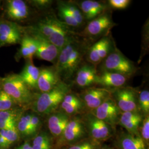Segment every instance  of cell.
Here are the masks:
<instances>
[{"label": "cell", "instance_id": "cell-1", "mask_svg": "<svg viewBox=\"0 0 149 149\" xmlns=\"http://www.w3.org/2000/svg\"><path fill=\"white\" fill-rule=\"evenodd\" d=\"M70 29L56 16L52 15L40 20L33 28L60 50L75 38L74 33Z\"/></svg>", "mask_w": 149, "mask_h": 149}, {"label": "cell", "instance_id": "cell-2", "mask_svg": "<svg viewBox=\"0 0 149 149\" xmlns=\"http://www.w3.org/2000/svg\"><path fill=\"white\" fill-rule=\"evenodd\" d=\"M70 92L69 86L61 81L53 90L39 95L34 102L33 109L40 114L52 113L60 105Z\"/></svg>", "mask_w": 149, "mask_h": 149}, {"label": "cell", "instance_id": "cell-3", "mask_svg": "<svg viewBox=\"0 0 149 149\" xmlns=\"http://www.w3.org/2000/svg\"><path fill=\"white\" fill-rule=\"evenodd\" d=\"M1 89L15 101L27 104L32 100L31 89L23 82L19 74H11L0 79Z\"/></svg>", "mask_w": 149, "mask_h": 149}, {"label": "cell", "instance_id": "cell-4", "mask_svg": "<svg viewBox=\"0 0 149 149\" xmlns=\"http://www.w3.org/2000/svg\"><path fill=\"white\" fill-rule=\"evenodd\" d=\"M102 63V71L117 72L128 77L134 74L137 70L133 63L115 47Z\"/></svg>", "mask_w": 149, "mask_h": 149}, {"label": "cell", "instance_id": "cell-5", "mask_svg": "<svg viewBox=\"0 0 149 149\" xmlns=\"http://www.w3.org/2000/svg\"><path fill=\"white\" fill-rule=\"evenodd\" d=\"M32 35L37 45L35 56L38 59L48 62L56 63L60 50L39 33L32 29Z\"/></svg>", "mask_w": 149, "mask_h": 149}, {"label": "cell", "instance_id": "cell-6", "mask_svg": "<svg viewBox=\"0 0 149 149\" xmlns=\"http://www.w3.org/2000/svg\"><path fill=\"white\" fill-rule=\"evenodd\" d=\"M113 99L122 112H138L136 91L131 87H122L112 93Z\"/></svg>", "mask_w": 149, "mask_h": 149}, {"label": "cell", "instance_id": "cell-7", "mask_svg": "<svg viewBox=\"0 0 149 149\" xmlns=\"http://www.w3.org/2000/svg\"><path fill=\"white\" fill-rule=\"evenodd\" d=\"M88 49L85 41L77 39L74 48L70 55L66 68L61 77L65 80L71 79L80 67V64Z\"/></svg>", "mask_w": 149, "mask_h": 149}, {"label": "cell", "instance_id": "cell-8", "mask_svg": "<svg viewBox=\"0 0 149 149\" xmlns=\"http://www.w3.org/2000/svg\"><path fill=\"white\" fill-rule=\"evenodd\" d=\"M91 113L111 127H114L119 123L121 111L111 97L95 109L91 111Z\"/></svg>", "mask_w": 149, "mask_h": 149}, {"label": "cell", "instance_id": "cell-9", "mask_svg": "<svg viewBox=\"0 0 149 149\" xmlns=\"http://www.w3.org/2000/svg\"><path fill=\"white\" fill-rule=\"evenodd\" d=\"M107 11L88 22L84 31V35L91 38L103 36L116 25Z\"/></svg>", "mask_w": 149, "mask_h": 149}, {"label": "cell", "instance_id": "cell-10", "mask_svg": "<svg viewBox=\"0 0 149 149\" xmlns=\"http://www.w3.org/2000/svg\"><path fill=\"white\" fill-rule=\"evenodd\" d=\"M111 39L104 36L88 48L87 53V59L91 65L96 66L112 52L113 49Z\"/></svg>", "mask_w": 149, "mask_h": 149}, {"label": "cell", "instance_id": "cell-11", "mask_svg": "<svg viewBox=\"0 0 149 149\" xmlns=\"http://www.w3.org/2000/svg\"><path fill=\"white\" fill-rule=\"evenodd\" d=\"M82 121L91 136L96 140H104L112 135V127L91 113L86 116Z\"/></svg>", "mask_w": 149, "mask_h": 149}, {"label": "cell", "instance_id": "cell-12", "mask_svg": "<svg viewBox=\"0 0 149 149\" xmlns=\"http://www.w3.org/2000/svg\"><path fill=\"white\" fill-rule=\"evenodd\" d=\"M81 97L85 106L92 111L112 97V92L102 87H89L82 93Z\"/></svg>", "mask_w": 149, "mask_h": 149}, {"label": "cell", "instance_id": "cell-13", "mask_svg": "<svg viewBox=\"0 0 149 149\" xmlns=\"http://www.w3.org/2000/svg\"><path fill=\"white\" fill-rule=\"evenodd\" d=\"M21 39V29L16 23L0 20V47L18 44Z\"/></svg>", "mask_w": 149, "mask_h": 149}, {"label": "cell", "instance_id": "cell-14", "mask_svg": "<svg viewBox=\"0 0 149 149\" xmlns=\"http://www.w3.org/2000/svg\"><path fill=\"white\" fill-rule=\"evenodd\" d=\"M86 131V129L82 120L77 118L70 119L60 137L61 141L65 144L76 143L85 136Z\"/></svg>", "mask_w": 149, "mask_h": 149}, {"label": "cell", "instance_id": "cell-15", "mask_svg": "<svg viewBox=\"0 0 149 149\" xmlns=\"http://www.w3.org/2000/svg\"><path fill=\"white\" fill-rule=\"evenodd\" d=\"M128 77L114 72L102 71L101 72L97 74L96 84L101 86L102 88L116 90L123 87L128 80Z\"/></svg>", "mask_w": 149, "mask_h": 149}, {"label": "cell", "instance_id": "cell-16", "mask_svg": "<svg viewBox=\"0 0 149 149\" xmlns=\"http://www.w3.org/2000/svg\"><path fill=\"white\" fill-rule=\"evenodd\" d=\"M61 82L60 77L55 68H43L40 70L37 88L41 93L47 92L53 90Z\"/></svg>", "mask_w": 149, "mask_h": 149}, {"label": "cell", "instance_id": "cell-17", "mask_svg": "<svg viewBox=\"0 0 149 149\" xmlns=\"http://www.w3.org/2000/svg\"><path fill=\"white\" fill-rule=\"evenodd\" d=\"M81 11L85 20L90 22L106 12L107 6L101 2L84 0L74 3Z\"/></svg>", "mask_w": 149, "mask_h": 149}, {"label": "cell", "instance_id": "cell-18", "mask_svg": "<svg viewBox=\"0 0 149 149\" xmlns=\"http://www.w3.org/2000/svg\"><path fill=\"white\" fill-rule=\"evenodd\" d=\"M97 74L95 66L91 64L84 65L80 66L76 72L75 83L81 88H88L96 84Z\"/></svg>", "mask_w": 149, "mask_h": 149}, {"label": "cell", "instance_id": "cell-19", "mask_svg": "<svg viewBox=\"0 0 149 149\" xmlns=\"http://www.w3.org/2000/svg\"><path fill=\"white\" fill-rule=\"evenodd\" d=\"M70 117L63 112H55L48 119V128L54 136L60 138L69 122Z\"/></svg>", "mask_w": 149, "mask_h": 149}, {"label": "cell", "instance_id": "cell-20", "mask_svg": "<svg viewBox=\"0 0 149 149\" xmlns=\"http://www.w3.org/2000/svg\"><path fill=\"white\" fill-rule=\"evenodd\" d=\"M143 118L139 112H123L119 118V123L125 128L128 133L133 135H139L138 129Z\"/></svg>", "mask_w": 149, "mask_h": 149}, {"label": "cell", "instance_id": "cell-21", "mask_svg": "<svg viewBox=\"0 0 149 149\" xmlns=\"http://www.w3.org/2000/svg\"><path fill=\"white\" fill-rule=\"evenodd\" d=\"M7 14L11 19L23 20L29 16V8L22 0H10L7 3Z\"/></svg>", "mask_w": 149, "mask_h": 149}, {"label": "cell", "instance_id": "cell-22", "mask_svg": "<svg viewBox=\"0 0 149 149\" xmlns=\"http://www.w3.org/2000/svg\"><path fill=\"white\" fill-rule=\"evenodd\" d=\"M60 106L63 112L70 117L80 113L85 106L80 97L69 92L65 96Z\"/></svg>", "mask_w": 149, "mask_h": 149}, {"label": "cell", "instance_id": "cell-23", "mask_svg": "<svg viewBox=\"0 0 149 149\" xmlns=\"http://www.w3.org/2000/svg\"><path fill=\"white\" fill-rule=\"evenodd\" d=\"M39 72L40 70L39 68L33 64L32 61H29L26 64L19 75L30 89L37 88Z\"/></svg>", "mask_w": 149, "mask_h": 149}, {"label": "cell", "instance_id": "cell-24", "mask_svg": "<svg viewBox=\"0 0 149 149\" xmlns=\"http://www.w3.org/2000/svg\"><path fill=\"white\" fill-rule=\"evenodd\" d=\"M21 45L18 56L32 61L33 56L37 51V45L31 36L26 35L22 38Z\"/></svg>", "mask_w": 149, "mask_h": 149}, {"label": "cell", "instance_id": "cell-25", "mask_svg": "<svg viewBox=\"0 0 149 149\" xmlns=\"http://www.w3.org/2000/svg\"><path fill=\"white\" fill-rule=\"evenodd\" d=\"M122 149H146L145 143L140 135L125 134L119 140Z\"/></svg>", "mask_w": 149, "mask_h": 149}, {"label": "cell", "instance_id": "cell-26", "mask_svg": "<svg viewBox=\"0 0 149 149\" xmlns=\"http://www.w3.org/2000/svg\"><path fill=\"white\" fill-rule=\"evenodd\" d=\"M58 16L60 18L59 19L61 21L63 22L64 23L70 28H77L80 27L78 23L74 19V18L62 5L61 1H59L58 2Z\"/></svg>", "mask_w": 149, "mask_h": 149}, {"label": "cell", "instance_id": "cell-27", "mask_svg": "<svg viewBox=\"0 0 149 149\" xmlns=\"http://www.w3.org/2000/svg\"><path fill=\"white\" fill-rule=\"evenodd\" d=\"M61 3L66 9V10L74 18V19L78 23L80 27L82 26L84 24L85 19L78 6L74 2L61 1Z\"/></svg>", "mask_w": 149, "mask_h": 149}, {"label": "cell", "instance_id": "cell-28", "mask_svg": "<svg viewBox=\"0 0 149 149\" xmlns=\"http://www.w3.org/2000/svg\"><path fill=\"white\" fill-rule=\"evenodd\" d=\"M31 116V114H26L20 118L18 122L17 130L23 135H32V132L30 128V121Z\"/></svg>", "mask_w": 149, "mask_h": 149}, {"label": "cell", "instance_id": "cell-29", "mask_svg": "<svg viewBox=\"0 0 149 149\" xmlns=\"http://www.w3.org/2000/svg\"><path fill=\"white\" fill-rule=\"evenodd\" d=\"M138 107L139 109L144 114L149 116V91H142L139 93L138 98Z\"/></svg>", "mask_w": 149, "mask_h": 149}, {"label": "cell", "instance_id": "cell-30", "mask_svg": "<svg viewBox=\"0 0 149 149\" xmlns=\"http://www.w3.org/2000/svg\"><path fill=\"white\" fill-rule=\"evenodd\" d=\"M15 101L6 92L0 89V112L11 110Z\"/></svg>", "mask_w": 149, "mask_h": 149}, {"label": "cell", "instance_id": "cell-31", "mask_svg": "<svg viewBox=\"0 0 149 149\" xmlns=\"http://www.w3.org/2000/svg\"><path fill=\"white\" fill-rule=\"evenodd\" d=\"M33 145L52 149L50 138L45 133L40 134L34 139Z\"/></svg>", "mask_w": 149, "mask_h": 149}, {"label": "cell", "instance_id": "cell-32", "mask_svg": "<svg viewBox=\"0 0 149 149\" xmlns=\"http://www.w3.org/2000/svg\"><path fill=\"white\" fill-rule=\"evenodd\" d=\"M17 131V129L0 130V135L5 139L8 143L11 145L16 141L18 139V134Z\"/></svg>", "mask_w": 149, "mask_h": 149}, {"label": "cell", "instance_id": "cell-33", "mask_svg": "<svg viewBox=\"0 0 149 149\" xmlns=\"http://www.w3.org/2000/svg\"><path fill=\"white\" fill-rule=\"evenodd\" d=\"M17 115L15 111L12 110L0 112V123L16 122Z\"/></svg>", "mask_w": 149, "mask_h": 149}, {"label": "cell", "instance_id": "cell-34", "mask_svg": "<svg viewBox=\"0 0 149 149\" xmlns=\"http://www.w3.org/2000/svg\"><path fill=\"white\" fill-rule=\"evenodd\" d=\"M143 124L141 128V138L145 143H149V116H146L143 120Z\"/></svg>", "mask_w": 149, "mask_h": 149}, {"label": "cell", "instance_id": "cell-35", "mask_svg": "<svg viewBox=\"0 0 149 149\" xmlns=\"http://www.w3.org/2000/svg\"><path fill=\"white\" fill-rule=\"evenodd\" d=\"M130 2V0H109L108 3L113 8L122 10L126 8Z\"/></svg>", "mask_w": 149, "mask_h": 149}, {"label": "cell", "instance_id": "cell-36", "mask_svg": "<svg viewBox=\"0 0 149 149\" xmlns=\"http://www.w3.org/2000/svg\"><path fill=\"white\" fill-rule=\"evenodd\" d=\"M40 125V120L36 115H32L30 121V128L32 134L37 132Z\"/></svg>", "mask_w": 149, "mask_h": 149}, {"label": "cell", "instance_id": "cell-37", "mask_svg": "<svg viewBox=\"0 0 149 149\" xmlns=\"http://www.w3.org/2000/svg\"><path fill=\"white\" fill-rule=\"evenodd\" d=\"M52 3V1L49 0H34L32 1L33 6L40 10L45 9L49 7Z\"/></svg>", "mask_w": 149, "mask_h": 149}, {"label": "cell", "instance_id": "cell-38", "mask_svg": "<svg viewBox=\"0 0 149 149\" xmlns=\"http://www.w3.org/2000/svg\"><path fill=\"white\" fill-rule=\"evenodd\" d=\"M95 145L90 141L81 142L79 144L72 145L66 149H95Z\"/></svg>", "mask_w": 149, "mask_h": 149}, {"label": "cell", "instance_id": "cell-39", "mask_svg": "<svg viewBox=\"0 0 149 149\" xmlns=\"http://www.w3.org/2000/svg\"><path fill=\"white\" fill-rule=\"evenodd\" d=\"M17 129L16 123H0V130H8V129Z\"/></svg>", "mask_w": 149, "mask_h": 149}, {"label": "cell", "instance_id": "cell-40", "mask_svg": "<svg viewBox=\"0 0 149 149\" xmlns=\"http://www.w3.org/2000/svg\"><path fill=\"white\" fill-rule=\"evenodd\" d=\"M10 145L6 140L5 139L0 135V148H7Z\"/></svg>", "mask_w": 149, "mask_h": 149}, {"label": "cell", "instance_id": "cell-41", "mask_svg": "<svg viewBox=\"0 0 149 149\" xmlns=\"http://www.w3.org/2000/svg\"><path fill=\"white\" fill-rule=\"evenodd\" d=\"M16 149H32V146L28 142H26L24 144L22 145L21 146Z\"/></svg>", "mask_w": 149, "mask_h": 149}, {"label": "cell", "instance_id": "cell-42", "mask_svg": "<svg viewBox=\"0 0 149 149\" xmlns=\"http://www.w3.org/2000/svg\"></svg>", "mask_w": 149, "mask_h": 149}]
</instances>
